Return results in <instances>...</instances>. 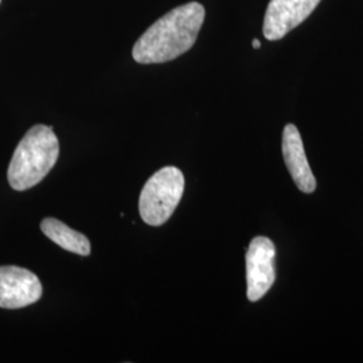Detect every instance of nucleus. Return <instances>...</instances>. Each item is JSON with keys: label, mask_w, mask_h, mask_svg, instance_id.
Listing matches in <instances>:
<instances>
[{"label": "nucleus", "mask_w": 363, "mask_h": 363, "mask_svg": "<svg viewBox=\"0 0 363 363\" xmlns=\"http://www.w3.org/2000/svg\"><path fill=\"white\" fill-rule=\"evenodd\" d=\"M42 296L38 277L21 267H0V307L16 310L34 304Z\"/></svg>", "instance_id": "nucleus-6"}, {"label": "nucleus", "mask_w": 363, "mask_h": 363, "mask_svg": "<svg viewBox=\"0 0 363 363\" xmlns=\"http://www.w3.org/2000/svg\"><path fill=\"white\" fill-rule=\"evenodd\" d=\"M205 21V7L191 1L179 6L157 19L136 40L132 57L136 62L163 64L169 62L194 46Z\"/></svg>", "instance_id": "nucleus-1"}, {"label": "nucleus", "mask_w": 363, "mask_h": 363, "mask_svg": "<svg viewBox=\"0 0 363 363\" xmlns=\"http://www.w3.org/2000/svg\"><path fill=\"white\" fill-rule=\"evenodd\" d=\"M283 155L286 166L298 190L311 194L316 189V179L307 160L300 132L294 124H288L283 132Z\"/></svg>", "instance_id": "nucleus-7"}, {"label": "nucleus", "mask_w": 363, "mask_h": 363, "mask_svg": "<svg viewBox=\"0 0 363 363\" xmlns=\"http://www.w3.org/2000/svg\"><path fill=\"white\" fill-rule=\"evenodd\" d=\"M0 1H1V0H0Z\"/></svg>", "instance_id": "nucleus-10"}, {"label": "nucleus", "mask_w": 363, "mask_h": 363, "mask_svg": "<svg viewBox=\"0 0 363 363\" xmlns=\"http://www.w3.org/2000/svg\"><path fill=\"white\" fill-rule=\"evenodd\" d=\"M184 177L178 167H164L155 172L144 184L139 211L147 225L162 226L169 220L181 202Z\"/></svg>", "instance_id": "nucleus-3"}, {"label": "nucleus", "mask_w": 363, "mask_h": 363, "mask_svg": "<svg viewBox=\"0 0 363 363\" xmlns=\"http://www.w3.org/2000/svg\"><path fill=\"white\" fill-rule=\"evenodd\" d=\"M60 142L52 127L35 125L27 132L13 152L7 171L9 183L16 191L37 186L57 163Z\"/></svg>", "instance_id": "nucleus-2"}, {"label": "nucleus", "mask_w": 363, "mask_h": 363, "mask_svg": "<svg viewBox=\"0 0 363 363\" xmlns=\"http://www.w3.org/2000/svg\"><path fill=\"white\" fill-rule=\"evenodd\" d=\"M40 230L49 240H52V242H55L65 250L79 256L91 255V242L88 237L70 229L61 220L45 218L40 222Z\"/></svg>", "instance_id": "nucleus-8"}, {"label": "nucleus", "mask_w": 363, "mask_h": 363, "mask_svg": "<svg viewBox=\"0 0 363 363\" xmlns=\"http://www.w3.org/2000/svg\"><path fill=\"white\" fill-rule=\"evenodd\" d=\"M276 247L267 237L252 240L247 252V298L259 301L271 289L276 279Z\"/></svg>", "instance_id": "nucleus-4"}, {"label": "nucleus", "mask_w": 363, "mask_h": 363, "mask_svg": "<svg viewBox=\"0 0 363 363\" xmlns=\"http://www.w3.org/2000/svg\"><path fill=\"white\" fill-rule=\"evenodd\" d=\"M322 0H271L264 18L262 33L268 40L284 38L300 26Z\"/></svg>", "instance_id": "nucleus-5"}, {"label": "nucleus", "mask_w": 363, "mask_h": 363, "mask_svg": "<svg viewBox=\"0 0 363 363\" xmlns=\"http://www.w3.org/2000/svg\"><path fill=\"white\" fill-rule=\"evenodd\" d=\"M252 46H253L255 49H259V48H261V43H259V39H255V40L252 42Z\"/></svg>", "instance_id": "nucleus-9"}]
</instances>
